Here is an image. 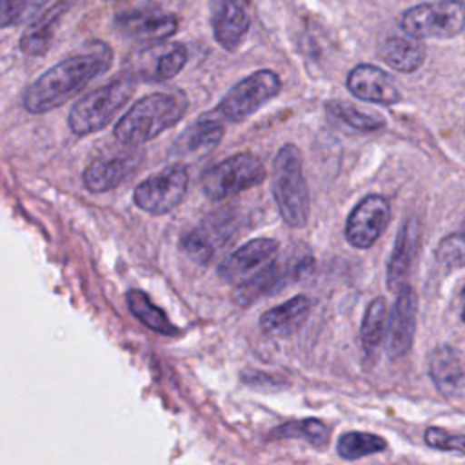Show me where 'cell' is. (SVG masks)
Wrapping results in <instances>:
<instances>
[{"label":"cell","instance_id":"obj_1","mask_svg":"<svg viewBox=\"0 0 465 465\" xmlns=\"http://www.w3.org/2000/svg\"><path fill=\"white\" fill-rule=\"evenodd\" d=\"M113 51L104 42L91 44L87 53L73 54L42 73L24 93V107L33 114L56 109L93 78L109 69Z\"/></svg>","mask_w":465,"mask_h":465},{"label":"cell","instance_id":"obj_2","mask_svg":"<svg viewBox=\"0 0 465 465\" xmlns=\"http://www.w3.org/2000/svg\"><path fill=\"white\" fill-rule=\"evenodd\" d=\"M187 96L182 91L153 93L140 98L114 125V138L129 147H138L176 125L187 111Z\"/></svg>","mask_w":465,"mask_h":465},{"label":"cell","instance_id":"obj_3","mask_svg":"<svg viewBox=\"0 0 465 465\" xmlns=\"http://www.w3.org/2000/svg\"><path fill=\"white\" fill-rule=\"evenodd\" d=\"M272 196L282 220L294 229H300L309 220L311 198L303 176L302 153L296 145L285 143L272 162Z\"/></svg>","mask_w":465,"mask_h":465},{"label":"cell","instance_id":"obj_4","mask_svg":"<svg viewBox=\"0 0 465 465\" xmlns=\"http://www.w3.org/2000/svg\"><path fill=\"white\" fill-rule=\"evenodd\" d=\"M134 87L136 78L127 73L82 96L69 111V129L76 136H85L104 129L118 109L131 98Z\"/></svg>","mask_w":465,"mask_h":465},{"label":"cell","instance_id":"obj_5","mask_svg":"<svg viewBox=\"0 0 465 465\" xmlns=\"http://www.w3.org/2000/svg\"><path fill=\"white\" fill-rule=\"evenodd\" d=\"M267 176L262 160L251 153H236L202 176V191L209 200H223L260 185Z\"/></svg>","mask_w":465,"mask_h":465},{"label":"cell","instance_id":"obj_6","mask_svg":"<svg viewBox=\"0 0 465 465\" xmlns=\"http://www.w3.org/2000/svg\"><path fill=\"white\" fill-rule=\"evenodd\" d=\"M400 25L416 40L456 36L465 29V2L434 0L418 4L401 15Z\"/></svg>","mask_w":465,"mask_h":465},{"label":"cell","instance_id":"obj_7","mask_svg":"<svg viewBox=\"0 0 465 465\" xmlns=\"http://www.w3.org/2000/svg\"><path fill=\"white\" fill-rule=\"evenodd\" d=\"M280 91V76L271 69H260L234 84L222 98L216 111L229 122H243Z\"/></svg>","mask_w":465,"mask_h":465},{"label":"cell","instance_id":"obj_8","mask_svg":"<svg viewBox=\"0 0 465 465\" xmlns=\"http://www.w3.org/2000/svg\"><path fill=\"white\" fill-rule=\"evenodd\" d=\"M189 187V173L182 163H173L151 174L134 187V203L149 214H165L182 203Z\"/></svg>","mask_w":465,"mask_h":465},{"label":"cell","instance_id":"obj_9","mask_svg":"<svg viewBox=\"0 0 465 465\" xmlns=\"http://www.w3.org/2000/svg\"><path fill=\"white\" fill-rule=\"evenodd\" d=\"M389 220V200L380 194H369L351 211L345 223V240L356 249H369L381 236Z\"/></svg>","mask_w":465,"mask_h":465},{"label":"cell","instance_id":"obj_10","mask_svg":"<svg viewBox=\"0 0 465 465\" xmlns=\"http://www.w3.org/2000/svg\"><path fill=\"white\" fill-rule=\"evenodd\" d=\"M278 242L272 238L249 240L222 260L218 265V276L227 283L240 285L265 269L278 252Z\"/></svg>","mask_w":465,"mask_h":465},{"label":"cell","instance_id":"obj_11","mask_svg":"<svg viewBox=\"0 0 465 465\" xmlns=\"http://www.w3.org/2000/svg\"><path fill=\"white\" fill-rule=\"evenodd\" d=\"M142 162L143 153L140 149L116 153L113 156H100L85 167L82 176L84 185L87 191L96 194L116 189L140 169Z\"/></svg>","mask_w":465,"mask_h":465},{"label":"cell","instance_id":"obj_12","mask_svg":"<svg viewBox=\"0 0 465 465\" xmlns=\"http://www.w3.org/2000/svg\"><path fill=\"white\" fill-rule=\"evenodd\" d=\"M187 64V49L178 42H162L136 54L131 74L145 82H163L176 76Z\"/></svg>","mask_w":465,"mask_h":465},{"label":"cell","instance_id":"obj_13","mask_svg":"<svg viewBox=\"0 0 465 465\" xmlns=\"http://www.w3.org/2000/svg\"><path fill=\"white\" fill-rule=\"evenodd\" d=\"M211 24L216 42L229 53L236 51L251 27L249 0H211Z\"/></svg>","mask_w":465,"mask_h":465},{"label":"cell","instance_id":"obj_14","mask_svg":"<svg viewBox=\"0 0 465 465\" xmlns=\"http://www.w3.org/2000/svg\"><path fill=\"white\" fill-rule=\"evenodd\" d=\"M114 24L122 35L145 42L165 40L178 29V18L173 13H165L154 7L120 13L114 18Z\"/></svg>","mask_w":465,"mask_h":465},{"label":"cell","instance_id":"obj_15","mask_svg":"<svg viewBox=\"0 0 465 465\" xmlns=\"http://www.w3.org/2000/svg\"><path fill=\"white\" fill-rule=\"evenodd\" d=\"M421 227L416 216H407L396 234V242L387 263V287L398 292L407 285V278L412 267V262L420 249Z\"/></svg>","mask_w":465,"mask_h":465},{"label":"cell","instance_id":"obj_16","mask_svg":"<svg viewBox=\"0 0 465 465\" xmlns=\"http://www.w3.org/2000/svg\"><path fill=\"white\" fill-rule=\"evenodd\" d=\"M416 311H418V298L411 285L401 287L396 292V300L391 311L389 320V343L387 351L391 358H401L409 352L414 329H416Z\"/></svg>","mask_w":465,"mask_h":465},{"label":"cell","instance_id":"obj_17","mask_svg":"<svg viewBox=\"0 0 465 465\" xmlns=\"http://www.w3.org/2000/svg\"><path fill=\"white\" fill-rule=\"evenodd\" d=\"M347 89L360 100L392 105L400 102V91L392 78L380 67L360 64L347 74Z\"/></svg>","mask_w":465,"mask_h":465},{"label":"cell","instance_id":"obj_18","mask_svg":"<svg viewBox=\"0 0 465 465\" xmlns=\"http://www.w3.org/2000/svg\"><path fill=\"white\" fill-rule=\"evenodd\" d=\"M429 376L445 396L465 392V361L450 345H438L429 354Z\"/></svg>","mask_w":465,"mask_h":465},{"label":"cell","instance_id":"obj_19","mask_svg":"<svg viewBox=\"0 0 465 465\" xmlns=\"http://www.w3.org/2000/svg\"><path fill=\"white\" fill-rule=\"evenodd\" d=\"M232 229H234L232 222H227L225 218L202 223L200 227H194L183 236L182 249L193 262L200 265H207L214 258V254L223 245L229 243V238L232 236Z\"/></svg>","mask_w":465,"mask_h":465},{"label":"cell","instance_id":"obj_20","mask_svg":"<svg viewBox=\"0 0 465 465\" xmlns=\"http://www.w3.org/2000/svg\"><path fill=\"white\" fill-rule=\"evenodd\" d=\"M222 136L223 125L220 122L211 118H200L176 138L171 154L187 160L203 158L220 143Z\"/></svg>","mask_w":465,"mask_h":465},{"label":"cell","instance_id":"obj_21","mask_svg":"<svg viewBox=\"0 0 465 465\" xmlns=\"http://www.w3.org/2000/svg\"><path fill=\"white\" fill-rule=\"evenodd\" d=\"M312 302L305 294L292 296L291 300L265 311L260 318V327L265 334L285 338L296 332L311 312Z\"/></svg>","mask_w":465,"mask_h":465},{"label":"cell","instance_id":"obj_22","mask_svg":"<svg viewBox=\"0 0 465 465\" xmlns=\"http://www.w3.org/2000/svg\"><path fill=\"white\" fill-rule=\"evenodd\" d=\"M378 53L387 65L400 73H412L425 60V47L411 36H387Z\"/></svg>","mask_w":465,"mask_h":465},{"label":"cell","instance_id":"obj_23","mask_svg":"<svg viewBox=\"0 0 465 465\" xmlns=\"http://www.w3.org/2000/svg\"><path fill=\"white\" fill-rule=\"evenodd\" d=\"M69 4L60 0L53 7H49L45 13H42L35 24H31L25 33L20 38V49L29 56H38L47 51L51 45L54 27L60 20V16L67 11Z\"/></svg>","mask_w":465,"mask_h":465},{"label":"cell","instance_id":"obj_24","mask_svg":"<svg viewBox=\"0 0 465 465\" xmlns=\"http://www.w3.org/2000/svg\"><path fill=\"white\" fill-rule=\"evenodd\" d=\"M385 325H387V302L381 296H378L367 305L361 320V327H360L361 351L367 361L374 360L376 352L380 351V345L385 336Z\"/></svg>","mask_w":465,"mask_h":465},{"label":"cell","instance_id":"obj_25","mask_svg":"<svg viewBox=\"0 0 465 465\" xmlns=\"http://www.w3.org/2000/svg\"><path fill=\"white\" fill-rule=\"evenodd\" d=\"M127 305L131 309V312L151 331L158 332V334H176V327L167 320V316L163 314V311L160 307H156L151 298L138 289H133L125 294Z\"/></svg>","mask_w":465,"mask_h":465},{"label":"cell","instance_id":"obj_26","mask_svg":"<svg viewBox=\"0 0 465 465\" xmlns=\"http://www.w3.org/2000/svg\"><path fill=\"white\" fill-rule=\"evenodd\" d=\"M387 449V441L383 436L361 430L343 432L336 441V452L343 460H360L363 456L378 454Z\"/></svg>","mask_w":465,"mask_h":465},{"label":"cell","instance_id":"obj_27","mask_svg":"<svg viewBox=\"0 0 465 465\" xmlns=\"http://www.w3.org/2000/svg\"><path fill=\"white\" fill-rule=\"evenodd\" d=\"M325 111L334 120H338L356 131H365V133L378 131L385 124L380 114L363 113L356 105H352L349 102H341V100H329L325 104Z\"/></svg>","mask_w":465,"mask_h":465},{"label":"cell","instance_id":"obj_28","mask_svg":"<svg viewBox=\"0 0 465 465\" xmlns=\"http://www.w3.org/2000/svg\"><path fill=\"white\" fill-rule=\"evenodd\" d=\"M271 438H300L314 447H325L329 441V427L316 418H307L276 427L271 432Z\"/></svg>","mask_w":465,"mask_h":465},{"label":"cell","instance_id":"obj_29","mask_svg":"<svg viewBox=\"0 0 465 465\" xmlns=\"http://www.w3.org/2000/svg\"><path fill=\"white\" fill-rule=\"evenodd\" d=\"M49 0H0V29L33 18Z\"/></svg>","mask_w":465,"mask_h":465},{"label":"cell","instance_id":"obj_30","mask_svg":"<svg viewBox=\"0 0 465 465\" xmlns=\"http://www.w3.org/2000/svg\"><path fill=\"white\" fill-rule=\"evenodd\" d=\"M436 260L449 269H458L465 265V222L461 227L447 234L436 247Z\"/></svg>","mask_w":465,"mask_h":465},{"label":"cell","instance_id":"obj_31","mask_svg":"<svg viewBox=\"0 0 465 465\" xmlns=\"http://www.w3.org/2000/svg\"><path fill=\"white\" fill-rule=\"evenodd\" d=\"M423 438H425V443L436 450L460 452L465 456V434L449 432L441 427H429Z\"/></svg>","mask_w":465,"mask_h":465},{"label":"cell","instance_id":"obj_32","mask_svg":"<svg viewBox=\"0 0 465 465\" xmlns=\"http://www.w3.org/2000/svg\"><path fill=\"white\" fill-rule=\"evenodd\" d=\"M242 380H243L247 385H251V387H263V389H267V387H278V383H276L271 376L262 374V372H256V371H245V372L242 374Z\"/></svg>","mask_w":465,"mask_h":465},{"label":"cell","instance_id":"obj_33","mask_svg":"<svg viewBox=\"0 0 465 465\" xmlns=\"http://www.w3.org/2000/svg\"><path fill=\"white\" fill-rule=\"evenodd\" d=\"M461 320H463V323H465V309L461 311Z\"/></svg>","mask_w":465,"mask_h":465},{"label":"cell","instance_id":"obj_34","mask_svg":"<svg viewBox=\"0 0 465 465\" xmlns=\"http://www.w3.org/2000/svg\"><path fill=\"white\" fill-rule=\"evenodd\" d=\"M461 300L465 302V287H463V291H461Z\"/></svg>","mask_w":465,"mask_h":465}]
</instances>
